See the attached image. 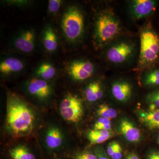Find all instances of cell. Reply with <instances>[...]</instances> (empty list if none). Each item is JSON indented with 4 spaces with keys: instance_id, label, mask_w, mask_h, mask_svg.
I'll list each match as a JSON object with an SVG mask.
<instances>
[{
    "instance_id": "6da1fadb",
    "label": "cell",
    "mask_w": 159,
    "mask_h": 159,
    "mask_svg": "<svg viewBox=\"0 0 159 159\" xmlns=\"http://www.w3.org/2000/svg\"><path fill=\"white\" fill-rule=\"evenodd\" d=\"M35 122V115L29 104L16 95H9L6 120L8 133L16 137L28 135L34 129Z\"/></svg>"
},
{
    "instance_id": "7a4b0ae2",
    "label": "cell",
    "mask_w": 159,
    "mask_h": 159,
    "mask_svg": "<svg viewBox=\"0 0 159 159\" xmlns=\"http://www.w3.org/2000/svg\"><path fill=\"white\" fill-rule=\"evenodd\" d=\"M122 31L120 20L110 9L100 11L94 24V36L98 46L104 47L119 36Z\"/></svg>"
},
{
    "instance_id": "3957f363",
    "label": "cell",
    "mask_w": 159,
    "mask_h": 159,
    "mask_svg": "<svg viewBox=\"0 0 159 159\" xmlns=\"http://www.w3.org/2000/svg\"><path fill=\"white\" fill-rule=\"evenodd\" d=\"M159 56V37L150 25L145 26L140 32V70H146L157 61Z\"/></svg>"
},
{
    "instance_id": "277c9868",
    "label": "cell",
    "mask_w": 159,
    "mask_h": 159,
    "mask_svg": "<svg viewBox=\"0 0 159 159\" xmlns=\"http://www.w3.org/2000/svg\"><path fill=\"white\" fill-rule=\"evenodd\" d=\"M61 27L67 39L74 42L80 39L84 30V18L78 6H70L62 16Z\"/></svg>"
},
{
    "instance_id": "5b68a950",
    "label": "cell",
    "mask_w": 159,
    "mask_h": 159,
    "mask_svg": "<svg viewBox=\"0 0 159 159\" xmlns=\"http://www.w3.org/2000/svg\"><path fill=\"white\" fill-rule=\"evenodd\" d=\"M136 51L135 44L129 40L123 39L113 43L106 53V57L111 63H126L133 57Z\"/></svg>"
},
{
    "instance_id": "8992f818",
    "label": "cell",
    "mask_w": 159,
    "mask_h": 159,
    "mask_svg": "<svg viewBox=\"0 0 159 159\" xmlns=\"http://www.w3.org/2000/svg\"><path fill=\"white\" fill-rule=\"evenodd\" d=\"M61 114L66 121L77 123L84 114L82 100L77 95L69 93L66 95L60 104Z\"/></svg>"
},
{
    "instance_id": "52a82bcc",
    "label": "cell",
    "mask_w": 159,
    "mask_h": 159,
    "mask_svg": "<svg viewBox=\"0 0 159 159\" xmlns=\"http://www.w3.org/2000/svg\"><path fill=\"white\" fill-rule=\"evenodd\" d=\"M95 66L87 60H77L72 61L68 67V73L74 80L83 81L90 78L95 71Z\"/></svg>"
},
{
    "instance_id": "ba28073f",
    "label": "cell",
    "mask_w": 159,
    "mask_h": 159,
    "mask_svg": "<svg viewBox=\"0 0 159 159\" xmlns=\"http://www.w3.org/2000/svg\"><path fill=\"white\" fill-rule=\"evenodd\" d=\"M157 2L152 0H134L130 2L129 12L136 19L150 15L156 9Z\"/></svg>"
},
{
    "instance_id": "9c48e42d",
    "label": "cell",
    "mask_w": 159,
    "mask_h": 159,
    "mask_svg": "<svg viewBox=\"0 0 159 159\" xmlns=\"http://www.w3.org/2000/svg\"><path fill=\"white\" fill-rule=\"evenodd\" d=\"M28 90L32 96L38 99L43 100L51 95V87L44 80L34 78L32 79L28 85Z\"/></svg>"
},
{
    "instance_id": "30bf717a",
    "label": "cell",
    "mask_w": 159,
    "mask_h": 159,
    "mask_svg": "<svg viewBox=\"0 0 159 159\" xmlns=\"http://www.w3.org/2000/svg\"><path fill=\"white\" fill-rule=\"evenodd\" d=\"M35 34L32 30L23 31L15 40L14 45L19 51L24 53H31L34 48Z\"/></svg>"
},
{
    "instance_id": "8fae6325",
    "label": "cell",
    "mask_w": 159,
    "mask_h": 159,
    "mask_svg": "<svg viewBox=\"0 0 159 159\" xmlns=\"http://www.w3.org/2000/svg\"><path fill=\"white\" fill-rule=\"evenodd\" d=\"M111 93L114 98L121 102H126L131 96L133 87L129 83L125 80H118L113 84Z\"/></svg>"
},
{
    "instance_id": "7c38bea8",
    "label": "cell",
    "mask_w": 159,
    "mask_h": 159,
    "mask_svg": "<svg viewBox=\"0 0 159 159\" xmlns=\"http://www.w3.org/2000/svg\"><path fill=\"white\" fill-rule=\"evenodd\" d=\"M119 129L129 142H138L141 138V132L139 129L126 119H123L121 121Z\"/></svg>"
},
{
    "instance_id": "4fadbf2b",
    "label": "cell",
    "mask_w": 159,
    "mask_h": 159,
    "mask_svg": "<svg viewBox=\"0 0 159 159\" xmlns=\"http://www.w3.org/2000/svg\"><path fill=\"white\" fill-rule=\"evenodd\" d=\"M24 67V64L20 60L15 57H9L1 62L0 72L2 74L9 75L22 70Z\"/></svg>"
},
{
    "instance_id": "5bb4252c",
    "label": "cell",
    "mask_w": 159,
    "mask_h": 159,
    "mask_svg": "<svg viewBox=\"0 0 159 159\" xmlns=\"http://www.w3.org/2000/svg\"><path fill=\"white\" fill-rule=\"evenodd\" d=\"M103 95L102 85L99 80L92 81L86 87L85 97L89 102H95L101 99Z\"/></svg>"
},
{
    "instance_id": "9a60e30c",
    "label": "cell",
    "mask_w": 159,
    "mask_h": 159,
    "mask_svg": "<svg viewBox=\"0 0 159 159\" xmlns=\"http://www.w3.org/2000/svg\"><path fill=\"white\" fill-rule=\"evenodd\" d=\"M63 137L61 131L57 127H52L49 129L46 136L47 146L51 149L58 148L62 144Z\"/></svg>"
},
{
    "instance_id": "2e32d148",
    "label": "cell",
    "mask_w": 159,
    "mask_h": 159,
    "mask_svg": "<svg viewBox=\"0 0 159 159\" xmlns=\"http://www.w3.org/2000/svg\"><path fill=\"white\" fill-rule=\"evenodd\" d=\"M141 122L151 129H159V109L143 112L140 115Z\"/></svg>"
},
{
    "instance_id": "e0dca14e",
    "label": "cell",
    "mask_w": 159,
    "mask_h": 159,
    "mask_svg": "<svg viewBox=\"0 0 159 159\" xmlns=\"http://www.w3.org/2000/svg\"><path fill=\"white\" fill-rule=\"evenodd\" d=\"M43 37V43L45 48L50 52L56 51L58 44L57 37L51 27H48L46 28Z\"/></svg>"
},
{
    "instance_id": "ac0fdd59",
    "label": "cell",
    "mask_w": 159,
    "mask_h": 159,
    "mask_svg": "<svg viewBox=\"0 0 159 159\" xmlns=\"http://www.w3.org/2000/svg\"><path fill=\"white\" fill-rule=\"evenodd\" d=\"M112 137V133L110 130L106 129L90 131L88 134V139L91 144H101Z\"/></svg>"
},
{
    "instance_id": "d6986e66",
    "label": "cell",
    "mask_w": 159,
    "mask_h": 159,
    "mask_svg": "<svg viewBox=\"0 0 159 159\" xmlns=\"http://www.w3.org/2000/svg\"><path fill=\"white\" fill-rule=\"evenodd\" d=\"M12 159H36L35 156L23 145H18L11 149L9 152Z\"/></svg>"
},
{
    "instance_id": "ffe728a7",
    "label": "cell",
    "mask_w": 159,
    "mask_h": 159,
    "mask_svg": "<svg viewBox=\"0 0 159 159\" xmlns=\"http://www.w3.org/2000/svg\"><path fill=\"white\" fill-rule=\"evenodd\" d=\"M36 74L41 79L49 80L53 78L56 74V69L48 63H44L39 67Z\"/></svg>"
},
{
    "instance_id": "44dd1931",
    "label": "cell",
    "mask_w": 159,
    "mask_h": 159,
    "mask_svg": "<svg viewBox=\"0 0 159 159\" xmlns=\"http://www.w3.org/2000/svg\"><path fill=\"white\" fill-rule=\"evenodd\" d=\"M143 81L146 87L159 86V69H153L146 72L144 74Z\"/></svg>"
},
{
    "instance_id": "7402d4cb",
    "label": "cell",
    "mask_w": 159,
    "mask_h": 159,
    "mask_svg": "<svg viewBox=\"0 0 159 159\" xmlns=\"http://www.w3.org/2000/svg\"><path fill=\"white\" fill-rule=\"evenodd\" d=\"M97 113L100 117L111 120L117 116L116 110L106 104H101L97 111Z\"/></svg>"
},
{
    "instance_id": "603a6c76",
    "label": "cell",
    "mask_w": 159,
    "mask_h": 159,
    "mask_svg": "<svg viewBox=\"0 0 159 159\" xmlns=\"http://www.w3.org/2000/svg\"><path fill=\"white\" fill-rule=\"evenodd\" d=\"M146 101L149 104L150 111L157 109H159V89L148 94L146 97Z\"/></svg>"
},
{
    "instance_id": "cb8c5ba5",
    "label": "cell",
    "mask_w": 159,
    "mask_h": 159,
    "mask_svg": "<svg viewBox=\"0 0 159 159\" xmlns=\"http://www.w3.org/2000/svg\"><path fill=\"white\" fill-rule=\"evenodd\" d=\"M111 122L110 119L100 117L94 125V129L100 130L106 129L110 130L111 129Z\"/></svg>"
},
{
    "instance_id": "d4e9b609",
    "label": "cell",
    "mask_w": 159,
    "mask_h": 159,
    "mask_svg": "<svg viewBox=\"0 0 159 159\" xmlns=\"http://www.w3.org/2000/svg\"><path fill=\"white\" fill-rule=\"evenodd\" d=\"M61 1L60 0H50L49 2L48 9L51 13H55L60 8Z\"/></svg>"
},
{
    "instance_id": "484cf974",
    "label": "cell",
    "mask_w": 159,
    "mask_h": 159,
    "mask_svg": "<svg viewBox=\"0 0 159 159\" xmlns=\"http://www.w3.org/2000/svg\"><path fill=\"white\" fill-rule=\"evenodd\" d=\"M74 159H98V158L93 154L86 152L77 155Z\"/></svg>"
},
{
    "instance_id": "4316f807",
    "label": "cell",
    "mask_w": 159,
    "mask_h": 159,
    "mask_svg": "<svg viewBox=\"0 0 159 159\" xmlns=\"http://www.w3.org/2000/svg\"><path fill=\"white\" fill-rule=\"evenodd\" d=\"M111 157L112 159H121L122 157V148L119 144L117 145Z\"/></svg>"
},
{
    "instance_id": "83f0119b",
    "label": "cell",
    "mask_w": 159,
    "mask_h": 159,
    "mask_svg": "<svg viewBox=\"0 0 159 159\" xmlns=\"http://www.w3.org/2000/svg\"><path fill=\"white\" fill-rule=\"evenodd\" d=\"M118 144L119 143L116 142H111L109 144L107 148V153L109 156H112Z\"/></svg>"
},
{
    "instance_id": "f1b7e54d",
    "label": "cell",
    "mask_w": 159,
    "mask_h": 159,
    "mask_svg": "<svg viewBox=\"0 0 159 159\" xmlns=\"http://www.w3.org/2000/svg\"><path fill=\"white\" fill-rule=\"evenodd\" d=\"M148 159H159V152H151L148 155Z\"/></svg>"
},
{
    "instance_id": "f546056e",
    "label": "cell",
    "mask_w": 159,
    "mask_h": 159,
    "mask_svg": "<svg viewBox=\"0 0 159 159\" xmlns=\"http://www.w3.org/2000/svg\"><path fill=\"white\" fill-rule=\"evenodd\" d=\"M127 159H139V157L135 154H131L129 156Z\"/></svg>"
},
{
    "instance_id": "4dcf8cb0",
    "label": "cell",
    "mask_w": 159,
    "mask_h": 159,
    "mask_svg": "<svg viewBox=\"0 0 159 159\" xmlns=\"http://www.w3.org/2000/svg\"><path fill=\"white\" fill-rule=\"evenodd\" d=\"M98 159H108L107 158V157H106L105 156H100L99 157H98Z\"/></svg>"
},
{
    "instance_id": "1f68e13d",
    "label": "cell",
    "mask_w": 159,
    "mask_h": 159,
    "mask_svg": "<svg viewBox=\"0 0 159 159\" xmlns=\"http://www.w3.org/2000/svg\"><path fill=\"white\" fill-rule=\"evenodd\" d=\"M158 142H159V134L158 135Z\"/></svg>"
}]
</instances>
